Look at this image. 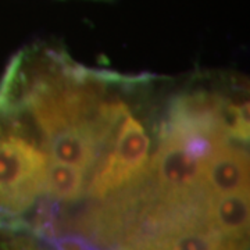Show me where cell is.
Segmentation results:
<instances>
[{
  "label": "cell",
  "mask_w": 250,
  "mask_h": 250,
  "mask_svg": "<svg viewBox=\"0 0 250 250\" xmlns=\"http://www.w3.org/2000/svg\"><path fill=\"white\" fill-rule=\"evenodd\" d=\"M207 223L227 239H248L249 192L211 196L207 200Z\"/></svg>",
  "instance_id": "4"
},
{
  "label": "cell",
  "mask_w": 250,
  "mask_h": 250,
  "mask_svg": "<svg viewBox=\"0 0 250 250\" xmlns=\"http://www.w3.org/2000/svg\"><path fill=\"white\" fill-rule=\"evenodd\" d=\"M88 177L85 172L62 163L49 160L45 182V195L56 202L72 203L86 190Z\"/></svg>",
  "instance_id": "5"
},
{
  "label": "cell",
  "mask_w": 250,
  "mask_h": 250,
  "mask_svg": "<svg viewBox=\"0 0 250 250\" xmlns=\"http://www.w3.org/2000/svg\"><path fill=\"white\" fill-rule=\"evenodd\" d=\"M157 129L150 126L145 114H138L132 106L102 153L88 178L85 192L99 200H107L138 184L147 170L156 146Z\"/></svg>",
  "instance_id": "2"
},
{
  "label": "cell",
  "mask_w": 250,
  "mask_h": 250,
  "mask_svg": "<svg viewBox=\"0 0 250 250\" xmlns=\"http://www.w3.org/2000/svg\"><path fill=\"white\" fill-rule=\"evenodd\" d=\"M248 141L223 138L211 145L206 154L203 187L211 196L249 192Z\"/></svg>",
  "instance_id": "3"
},
{
  "label": "cell",
  "mask_w": 250,
  "mask_h": 250,
  "mask_svg": "<svg viewBox=\"0 0 250 250\" xmlns=\"http://www.w3.org/2000/svg\"><path fill=\"white\" fill-rule=\"evenodd\" d=\"M49 156L22 114L0 96V210L21 215L45 195Z\"/></svg>",
  "instance_id": "1"
}]
</instances>
